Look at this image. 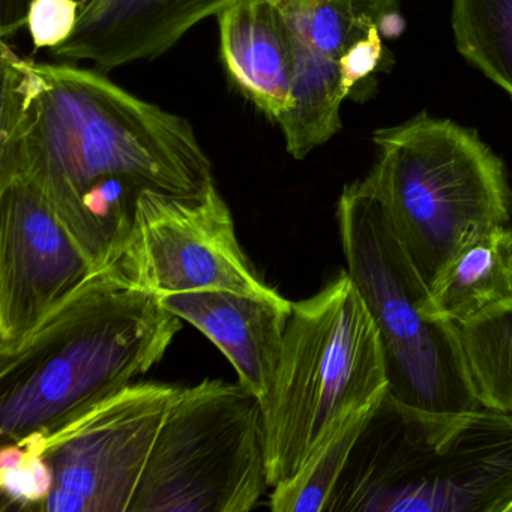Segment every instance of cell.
Masks as SVG:
<instances>
[{"instance_id":"1","label":"cell","mask_w":512,"mask_h":512,"mask_svg":"<svg viewBox=\"0 0 512 512\" xmlns=\"http://www.w3.org/2000/svg\"><path fill=\"white\" fill-rule=\"evenodd\" d=\"M0 173L43 190L97 271L121 257L146 191L190 196L214 182L190 122L76 62L0 43Z\"/></svg>"},{"instance_id":"2","label":"cell","mask_w":512,"mask_h":512,"mask_svg":"<svg viewBox=\"0 0 512 512\" xmlns=\"http://www.w3.org/2000/svg\"><path fill=\"white\" fill-rule=\"evenodd\" d=\"M116 263L95 272L20 349L0 356V437L50 436L136 383L182 328Z\"/></svg>"},{"instance_id":"3","label":"cell","mask_w":512,"mask_h":512,"mask_svg":"<svg viewBox=\"0 0 512 512\" xmlns=\"http://www.w3.org/2000/svg\"><path fill=\"white\" fill-rule=\"evenodd\" d=\"M512 502V415L428 413L380 401L326 512H505Z\"/></svg>"},{"instance_id":"4","label":"cell","mask_w":512,"mask_h":512,"mask_svg":"<svg viewBox=\"0 0 512 512\" xmlns=\"http://www.w3.org/2000/svg\"><path fill=\"white\" fill-rule=\"evenodd\" d=\"M379 328L346 271L293 302L274 386L260 401L269 487L301 472L356 416L388 394Z\"/></svg>"},{"instance_id":"5","label":"cell","mask_w":512,"mask_h":512,"mask_svg":"<svg viewBox=\"0 0 512 512\" xmlns=\"http://www.w3.org/2000/svg\"><path fill=\"white\" fill-rule=\"evenodd\" d=\"M373 142L379 157L362 185L428 287L469 233L511 220L505 166L476 131L422 112Z\"/></svg>"},{"instance_id":"6","label":"cell","mask_w":512,"mask_h":512,"mask_svg":"<svg viewBox=\"0 0 512 512\" xmlns=\"http://www.w3.org/2000/svg\"><path fill=\"white\" fill-rule=\"evenodd\" d=\"M337 220L346 272L382 337L388 397L445 415L482 407L470 385L457 323L425 316L428 284L361 181L344 187Z\"/></svg>"},{"instance_id":"7","label":"cell","mask_w":512,"mask_h":512,"mask_svg":"<svg viewBox=\"0 0 512 512\" xmlns=\"http://www.w3.org/2000/svg\"><path fill=\"white\" fill-rule=\"evenodd\" d=\"M268 487L259 398L208 379L167 412L130 512H247Z\"/></svg>"},{"instance_id":"8","label":"cell","mask_w":512,"mask_h":512,"mask_svg":"<svg viewBox=\"0 0 512 512\" xmlns=\"http://www.w3.org/2000/svg\"><path fill=\"white\" fill-rule=\"evenodd\" d=\"M181 389L136 382L56 433L25 440L52 472L43 511L130 512L158 431Z\"/></svg>"},{"instance_id":"9","label":"cell","mask_w":512,"mask_h":512,"mask_svg":"<svg viewBox=\"0 0 512 512\" xmlns=\"http://www.w3.org/2000/svg\"><path fill=\"white\" fill-rule=\"evenodd\" d=\"M116 265L134 284L157 293L230 290L283 299L269 287L236 236L229 205L211 182L190 196L146 191Z\"/></svg>"},{"instance_id":"10","label":"cell","mask_w":512,"mask_h":512,"mask_svg":"<svg viewBox=\"0 0 512 512\" xmlns=\"http://www.w3.org/2000/svg\"><path fill=\"white\" fill-rule=\"evenodd\" d=\"M95 272L43 190L0 173V356L20 349Z\"/></svg>"},{"instance_id":"11","label":"cell","mask_w":512,"mask_h":512,"mask_svg":"<svg viewBox=\"0 0 512 512\" xmlns=\"http://www.w3.org/2000/svg\"><path fill=\"white\" fill-rule=\"evenodd\" d=\"M239 0H92L73 35L50 50L68 62L110 71L169 52L194 26Z\"/></svg>"},{"instance_id":"12","label":"cell","mask_w":512,"mask_h":512,"mask_svg":"<svg viewBox=\"0 0 512 512\" xmlns=\"http://www.w3.org/2000/svg\"><path fill=\"white\" fill-rule=\"evenodd\" d=\"M160 298L167 310L196 326L224 353L242 386L260 401L268 397L293 302L230 290H194Z\"/></svg>"},{"instance_id":"13","label":"cell","mask_w":512,"mask_h":512,"mask_svg":"<svg viewBox=\"0 0 512 512\" xmlns=\"http://www.w3.org/2000/svg\"><path fill=\"white\" fill-rule=\"evenodd\" d=\"M224 67L236 88L272 121L289 104L293 40L271 0H239L217 16Z\"/></svg>"},{"instance_id":"14","label":"cell","mask_w":512,"mask_h":512,"mask_svg":"<svg viewBox=\"0 0 512 512\" xmlns=\"http://www.w3.org/2000/svg\"><path fill=\"white\" fill-rule=\"evenodd\" d=\"M512 296V229L494 224L469 233L428 287L424 314L460 323Z\"/></svg>"},{"instance_id":"15","label":"cell","mask_w":512,"mask_h":512,"mask_svg":"<svg viewBox=\"0 0 512 512\" xmlns=\"http://www.w3.org/2000/svg\"><path fill=\"white\" fill-rule=\"evenodd\" d=\"M292 40L295 64L289 104L277 124L287 152L296 160H304L340 131L341 104L349 97L343 88L340 61L296 38Z\"/></svg>"},{"instance_id":"16","label":"cell","mask_w":512,"mask_h":512,"mask_svg":"<svg viewBox=\"0 0 512 512\" xmlns=\"http://www.w3.org/2000/svg\"><path fill=\"white\" fill-rule=\"evenodd\" d=\"M290 34L311 49L340 61L373 28L383 38L404 31L398 0H277Z\"/></svg>"},{"instance_id":"17","label":"cell","mask_w":512,"mask_h":512,"mask_svg":"<svg viewBox=\"0 0 512 512\" xmlns=\"http://www.w3.org/2000/svg\"><path fill=\"white\" fill-rule=\"evenodd\" d=\"M458 335L476 400L512 415V296L460 323Z\"/></svg>"},{"instance_id":"18","label":"cell","mask_w":512,"mask_h":512,"mask_svg":"<svg viewBox=\"0 0 512 512\" xmlns=\"http://www.w3.org/2000/svg\"><path fill=\"white\" fill-rule=\"evenodd\" d=\"M458 52L512 97V0H452Z\"/></svg>"},{"instance_id":"19","label":"cell","mask_w":512,"mask_h":512,"mask_svg":"<svg viewBox=\"0 0 512 512\" xmlns=\"http://www.w3.org/2000/svg\"><path fill=\"white\" fill-rule=\"evenodd\" d=\"M373 412L356 416L347 422L308 460L298 475L274 487L272 511H326L329 497L349 460L350 451Z\"/></svg>"},{"instance_id":"20","label":"cell","mask_w":512,"mask_h":512,"mask_svg":"<svg viewBox=\"0 0 512 512\" xmlns=\"http://www.w3.org/2000/svg\"><path fill=\"white\" fill-rule=\"evenodd\" d=\"M53 476L43 455L29 443H4L0 488L5 502L20 509H40L52 490Z\"/></svg>"},{"instance_id":"21","label":"cell","mask_w":512,"mask_h":512,"mask_svg":"<svg viewBox=\"0 0 512 512\" xmlns=\"http://www.w3.org/2000/svg\"><path fill=\"white\" fill-rule=\"evenodd\" d=\"M80 11L76 0H32L26 28L35 49L53 50L64 44L76 29Z\"/></svg>"},{"instance_id":"22","label":"cell","mask_w":512,"mask_h":512,"mask_svg":"<svg viewBox=\"0 0 512 512\" xmlns=\"http://www.w3.org/2000/svg\"><path fill=\"white\" fill-rule=\"evenodd\" d=\"M383 35L379 28H373L367 37L353 44L340 59L341 79L347 97L362 80L379 67L383 56Z\"/></svg>"},{"instance_id":"23","label":"cell","mask_w":512,"mask_h":512,"mask_svg":"<svg viewBox=\"0 0 512 512\" xmlns=\"http://www.w3.org/2000/svg\"><path fill=\"white\" fill-rule=\"evenodd\" d=\"M80 8H86L92 0H76ZM32 0H0V38L8 40L20 29L26 28Z\"/></svg>"},{"instance_id":"24","label":"cell","mask_w":512,"mask_h":512,"mask_svg":"<svg viewBox=\"0 0 512 512\" xmlns=\"http://www.w3.org/2000/svg\"><path fill=\"white\" fill-rule=\"evenodd\" d=\"M505 512H512V502L509 503L508 508H506Z\"/></svg>"}]
</instances>
